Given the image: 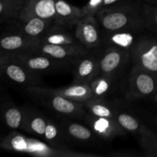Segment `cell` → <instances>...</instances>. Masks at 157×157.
<instances>
[{
	"label": "cell",
	"mask_w": 157,
	"mask_h": 157,
	"mask_svg": "<svg viewBox=\"0 0 157 157\" xmlns=\"http://www.w3.org/2000/svg\"><path fill=\"white\" fill-rule=\"evenodd\" d=\"M96 18L106 32L130 31L140 33L145 29L143 4L137 0H123L104 7Z\"/></svg>",
	"instance_id": "obj_1"
},
{
	"label": "cell",
	"mask_w": 157,
	"mask_h": 157,
	"mask_svg": "<svg viewBox=\"0 0 157 157\" xmlns=\"http://www.w3.org/2000/svg\"><path fill=\"white\" fill-rule=\"evenodd\" d=\"M0 146L4 150L15 153H27L43 157H93L97 154L75 152L67 147H57L43 141L28 137L22 133L13 131L2 140Z\"/></svg>",
	"instance_id": "obj_2"
},
{
	"label": "cell",
	"mask_w": 157,
	"mask_h": 157,
	"mask_svg": "<svg viewBox=\"0 0 157 157\" xmlns=\"http://www.w3.org/2000/svg\"><path fill=\"white\" fill-rule=\"evenodd\" d=\"M26 94L41 105L61 116L71 118H84L87 110L84 104L71 101L57 91L41 85L25 88Z\"/></svg>",
	"instance_id": "obj_3"
},
{
	"label": "cell",
	"mask_w": 157,
	"mask_h": 157,
	"mask_svg": "<svg viewBox=\"0 0 157 157\" xmlns=\"http://www.w3.org/2000/svg\"><path fill=\"white\" fill-rule=\"evenodd\" d=\"M0 73L3 79L12 84L26 87L41 85V76L9 55L0 54Z\"/></svg>",
	"instance_id": "obj_4"
},
{
	"label": "cell",
	"mask_w": 157,
	"mask_h": 157,
	"mask_svg": "<svg viewBox=\"0 0 157 157\" xmlns=\"http://www.w3.org/2000/svg\"><path fill=\"white\" fill-rule=\"evenodd\" d=\"M156 91L157 75L133 64L129 75L127 98H151Z\"/></svg>",
	"instance_id": "obj_5"
},
{
	"label": "cell",
	"mask_w": 157,
	"mask_h": 157,
	"mask_svg": "<svg viewBox=\"0 0 157 157\" xmlns=\"http://www.w3.org/2000/svg\"><path fill=\"white\" fill-rule=\"evenodd\" d=\"M130 52L134 65L157 75V38L140 36Z\"/></svg>",
	"instance_id": "obj_6"
},
{
	"label": "cell",
	"mask_w": 157,
	"mask_h": 157,
	"mask_svg": "<svg viewBox=\"0 0 157 157\" xmlns=\"http://www.w3.org/2000/svg\"><path fill=\"white\" fill-rule=\"evenodd\" d=\"M101 75L117 78L131 60L130 51L108 46L100 55Z\"/></svg>",
	"instance_id": "obj_7"
},
{
	"label": "cell",
	"mask_w": 157,
	"mask_h": 157,
	"mask_svg": "<svg viewBox=\"0 0 157 157\" xmlns=\"http://www.w3.org/2000/svg\"><path fill=\"white\" fill-rule=\"evenodd\" d=\"M9 55L21 63L28 69L39 75L55 71L68 65L67 63L58 61L38 52H26Z\"/></svg>",
	"instance_id": "obj_8"
},
{
	"label": "cell",
	"mask_w": 157,
	"mask_h": 157,
	"mask_svg": "<svg viewBox=\"0 0 157 157\" xmlns=\"http://www.w3.org/2000/svg\"><path fill=\"white\" fill-rule=\"evenodd\" d=\"M1 54L14 55L26 52H32L35 44L28 39L20 29L18 20L15 21V26L9 28L2 32L0 40Z\"/></svg>",
	"instance_id": "obj_9"
},
{
	"label": "cell",
	"mask_w": 157,
	"mask_h": 157,
	"mask_svg": "<svg viewBox=\"0 0 157 157\" xmlns=\"http://www.w3.org/2000/svg\"><path fill=\"white\" fill-rule=\"evenodd\" d=\"M75 35L81 44L87 49L95 48L103 41L96 16L84 15L75 25Z\"/></svg>",
	"instance_id": "obj_10"
},
{
	"label": "cell",
	"mask_w": 157,
	"mask_h": 157,
	"mask_svg": "<svg viewBox=\"0 0 157 157\" xmlns=\"http://www.w3.org/2000/svg\"><path fill=\"white\" fill-rule=\"evenodd\" d=\"M89 51L90 50L84 45H58L41 42L38 43L32 52L43 54L54 59L64 61L67 64H73L75 60L88 53Z\"/></svg>",
	"instance_id": "obj_11"
},
{
	"label": "cell",
	"mask_w": 157,
	"mask_h": 157,
	"mask_svg": "<svg viewBox=\"0 0 157 157\" xmlns=\"http://www.w3.org/2000/svg\"><path fill=\"white\" fill-rule=\"evenodd\" d=\"M101 74L100 57L87 53L73 62L74 81L90 84Z\"/></svg>",
	"instance_id": "obj_12"
},
{
	"label": "cell",
	"mask_w": 157,
	"mask_h": 157,
	"mask_svg": "<svg viewBox=\"0 0 157 157\" xmlns=\"http://www.w3.org/2000/svg\"><path fill=\"white\" fill-rule=\"evenodd\" d=\"M84 119L97 136L104 140H112L117 136H124L127 133L114 118L99 117L87 113Z\"/></svg>",
	"instance_id": "obj_13"
},
{
	"label": "cell",
	"mask_w": 157,
	"mask_h": 157,
	"mask_svg": "<svg viewBox=\"0 0 157 157\" xmlns=\"http://www.w3.org/2000/svg\"><path fill=\"white\" fill-rule=\"evenodd\" d=\"M56 0H30L23 6L18 20L38 17L55 23Z\"/></svg>",
	"instance_id": "obj_14"
},
{
	"label": "cell",
	"mask_w": 157,
	"mask_h": 157,
	"mask_svg": "<svg viewBox=\"0 0 157 157\" xmlns=\"http://www.w3.org/2000/svg\"><path fill=\"white\" fill-rule=\"evenodd\" d=\"M18 21L25 36L35 44V46L41 42L46 32L55 24L54 21L38 17H31L25 20H18Z\"/></svg>",
	"instance_id": "obj_15"
},
{
	"label": "cell",
	"mask_w": 157,
	"mask_h": 157,
	"mask_svg": "<svg viewBox=\"0 0 157 157\" xmlns=\"http://www.w3.org/2000/svg\"><path fill=\"white\" fill-rule=\"evenodd\" d=\"M58 124L64 139L69 138L72 140L87 143L94 140L97 136L88 126L86 127L75 121L67 119L61 120Z\"/></svg>",
	"instance_id": "obj_16"
},
{
	"label": "cell",
	"mask_w": 157,
	"mask_h": 157,
	"mask_svg": "<svg viewBox=\"0 0 157 157\" xmlns=\"http://www.w3.org/2000/svg\"><path fill=\"white\" fill-rule=\"evenodd\" d=\"M56 20L55 24L65 27L75 26L77 21L84 17L82 8L73 6L65 0H56Z\"/></svg>",
	"instance_id": "obj_17"
},
{
	"label": "cell",
	"mask_w": 157,
	"mask_h": 157,
	"mask_svg": "<svg viewBox=\"0 0 157 157\" xmlns=\"http://www.w3.org/2000/svg\"><path fill=\"white\" fill-rule=\"evenodd\" d=\"M67 28L55 23L46 32L41 42L58 45H83L78 41L75 35H73L67 30Z\"/></svg>",
	"instance_id": "obj_18"
},
{
	"label": "cell",
	"mask_w": 157,
	"mask_h": 157,
	"mask_svg": "<svg viewBox=\"0 0 157 157\" xmlns=\"http://www.w3.org/2000/svg\"><path fill=\"white\" fill-rule=\"evenodd\" d=\"M2 117L6 125L12 129H21L25 117V109L21 108L7 98L2 99Z\"/></svg>",
	"instance_id": "obj_19"
},
{
	"label": "cell",
	"mask_w": 157,
	"mask_h": 157,
	"mask_svg": "<svg viewBox=\"0 0 157 157\" xmlns=\"http://www.w3.org/2000/svg\"><path fill=\"white\" fill-rule=\"evenodd\" d=\"M140 36V33L139 32L130 31L106 32L103 41L108 46L131 51Z\"/></svg>",
	"instance_id": "obj_20"
},
{
	"label": "cell",
	"mask_w": 157,
	"mask_h": 157,
	"mask_svg": "<svg viewBox=\"0 0 157 157\" xmlns=\"http://www.w3.org/2000/svg\"><path fill=\"white\" fill-rule=\"evenodd\" d=\"M25 109V117L21 130L43 138L48 118L35 109L28 107Z\"/></svg>",
	"instance_id": "obj_21"
},
{
	"label": "cell",
	"mask_w": 157,
	"mask_h": 157,
	"mask_svg": "<svg viewBox=\"0 0 157 157\" xmlns=\"http://www.w3.org/2000/svg\"><path fill=\"white\" fill-rule=\"evenodd\" d=\"M56 90L65 98L81 104H84L92 98L90 85L87 83L74 81L70 85L56 88Z\"/></svg>",
	"instance_id": "obj_22"
},
{
	"label": "cell",
	"mask_w": 157,
	"mask_h": 157,
	"mask_svg": "<svg viewBox=\"0 0 157 157\" xmlns=\"http://www.w3.org/2000/svg\"><path fill=\"white\" fill-rule=\"evenodd\" d=\"M87 113L99 117L114 118L119 111L116 107L105 98H91L84 103Z\"/></svg>",
	"instance_id": "obj_23"
},
{
	"label": "cell",
	"mask_w": 157,
	"mask_h": 157,
	"mask_svg": "<svg viewBox=\"0 0 157 157\" xmlns=\"http://www.w3.org/2000/svg\"><path fill=\"white\" fill-rule=\"evenodd\" d=\"M117 78L100 74L90 83L92 98H105L113 90Z\"/></svg>",
	"instance_id": "obj_24"
},
{
	"label": "cell",
	"mask_w": 157,
	"mask_h": 157,
	"mask_svg": "<svg viewBox=\"0 0 157 157\" xmlns=\"http://www.w3.org/2000/svg\"><path fill=\"white\" fill-rule=\"evenodd\" d=\"M115 120L127 133L140 136L143 130L146 128V126L144 125L136 117L127 112L119 110L115 117Z\"/></svg>",
	"instance_id": "obj_25"
},
{
	"label": "cell",
	"mask_w": 157,
	"mask_h": 157,
	"mask_svg": "<svg viewBox=\"0 0 157 157\" xmlns=\"http://www.w3.org/2000/svg\"><path fill=\"white\" fill-rule=\"evenodd\" d=\"M48 144L57 147H65L64 144V137L61 132L59 124L51 119H48L45 132L43 136Z\"/></svg>",
	"instance_id": "obj_26"
},
{
	"label": "cell",
	"mask_w": 157,
	"mask_h": 157,
	"mask_svg": "<svg viewBox=\"0 0 157 157\" xmlns=\"http://www.w3.org/2000/svg\"><path fill=\"white\" fill-rule=\"evenodd\" d=\"M145 29L157 33V6L150 3L143 4Z\"/></svg>",
	"instance_id": "obj_27"
},
{
	"label": "cell",
	"mask_w": 157,
	"mask_h": 157,
	"mask_svg": "<svg viewBox=\"0 0 157 157\" xmlns=\"http://www.w3.org/2000/svg\"><path fill=\"white\" fill-rule=\"evenodd\" d=\"M21 11L4 0H0V22L4 24L10 21L18 20Z\"/></svg>",
	"instance_id": "obj_28"
},
{
	"label": "cell",
	"mask_w": 157,
	"mask_h": 157,
	"mask_svg": "<svg viewBox=\"0 0 157 157\" xmlns=\"http://www.w3.org/2000/svg\"><path fill=\"white\" fill-rule=\"evenodd\" d=\"M104 8V0H89L82 8L85 15L96 16L97 14Z\"/></svg>",
	"instance_id": "obj_29"
},
{
	"label": "cell",
	"mask_w": 157,
	"mask_h": 157,
	"mask_svg": "<svg viewBox=\"0 0 157 157\" xmlns=\"http://www.w3.org/2000/svg\"><path fill=\"white\" fill-rule=\"evenodd\" d=\"M4 1L7 2L8 3L12 5V6L15 7L16 9H19L20 11H21V9H22L23 6L25 5L24 0H4Z\"/></svg>",
	"instance_id": "obj_30"
},
{
	"label": "cell",
	"mask_w": 157,
	"mask_h": 157,
	"mask_svg": "<svg viewBox=\"0 0 157 157\" xmlns=\"http://www.w3.org/2000/svg\"><path fill=\"white\" fill-rule=\"evenodd\" d=\"M121 1H123V0H104V7L115 4V3L119 2Z\"/></svg>",
	"instance_id": "obj_31"
},
{
	"label": "cell",
	"mask_w": 157,
	"mask_h": 157,
	"mask_svg": "<svg viewBox=\"0 0 157 157\" xmlns=\"http://www.w3.org/2000/svg\"><path fill=\"white\" fill-rule=\"evenodd\" d=\"M145 2L147 3H150V4L157 6V0H145Z\"/></svg>",
	"instance_id": "obj_32"
},
{
	"label": "cell",
	"mask_w": 157,
	"mask_h": 157,
	"mask_svg": "<svg viewBox=\"0 0 157 157\" xmlns=\"http://www.w3.org/2000/svg\"><path fill=\"white\" fill-rule=\"evenodd\" d=\"M150 98H151L153 101H155V102L157 103V91Z\"/></svg>",
	"instance_id": "obj_33"
},
{
	"label": "cell",
	"mask_w": 157,
	"mask_h": 157,
	"mask_svg": "<svg viewBox=\"0 0 157 157\" xmlns=\"http://www.w3.org/2000/svg\"><path fill=\"white\" fill-rule=\"evenodd\" d=\"M150 156H156L157 157V150H156V151L153 152V153H151V155H150Z\"/></svg>",
	"instance_id": "obj_34"
},
{
	"label": "cell",
	"mask_w": 157,
	"mask_h": 157,
	"mask_svg": "<svg viewBox=\"0 0 157 157\" xmlns=\"http://www.w3.org/2000/svg\"><path fill=\"white\" fill-rule=\"evenodd\" d=\"M25 1V4L26 2H29V1H30V0H24Z\"/></svg>",
	"instance_id": "obj_35"
}]
</instances>
